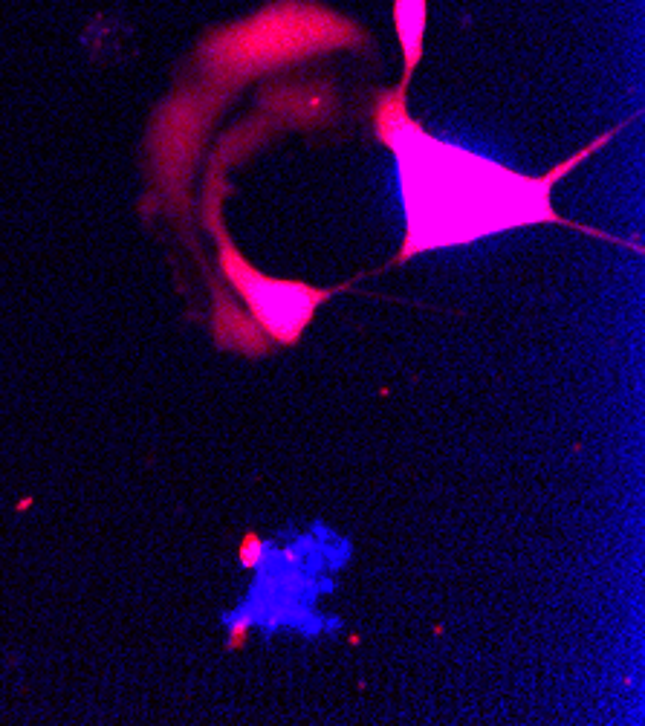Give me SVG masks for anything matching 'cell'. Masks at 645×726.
Listing matches in <instances>:
<instances>
[{"mask_svg":"<svg viewBox=\"0 0 645 726\" xmlns=\"http://www.w3.org/2000/svg\"><path fill=\"white\" fill-rule=\"evenodd\" d=\"M405 93L408 87L397 84L394 90L376 93L373 102V134L397 159L405 205V240L397 264L432 249L471 243L521 226L558 223L576 229V223L553 208L550 194L579 162L605 148L619 127L596 137L544 177H527L432 137L408 113Z\"/></svg>","mask_w":645,"mask_h":726,"instance_id":"6da1fadb","label":"cell"},{"mask_svg":"<svg viewBox=\"0 0 645 726\" xmlns=\"http://www.w3.org/2000/svg\"><path fill=\"white\" fill-rule=\"evenodd\" d=\"M356 41L365 44L356 23L319 6H298V0H284V6H272L235 29L211 35L203 47V61L214 78L226 81V87H238L272 67Z\"/></svg>","mask_w":645,"mask_h":726,"instance_id":"7a4b0ae2","label":"cell"},{"mask_svg":"<svg viewBox=\"0 0 645 726\" xmlns=\"http://www.w3.org/2000/svg\"><path fill=\"white\" fill-rule=\"evenodd\" d=\"M208 226L214 229V237H218L220 269H223L226 281L232 284V289L249 307V316H252L255 327L264 336H270L272 341H278V345H284V348L298 345L301 333L310 327L319 304H324L327 298H333L339 289L313 287V284H304V281L270 278L264 272H257L240 255V249L229 240V235H226L223 223L218 220V215L208 218Z\"/></svg>","mask_w":645,"mask_h":726,"instance_id":"3957f363","label":"cell"},{"mask_svg":"<svg viewBox=\"0 0 645 726\" xmlns=\"http://www.w3.org/2000/svg\"><path fill=\"white\" fill-rule=\"evenodd\" d=\"M425 0H394V26L403 47V87L411 84V75L417 73L422 61V38H425Z\"/></svg>","mask_w":645,"mask_h":726,"instance_id":"277c9868","label":"cell"}]
</instances>
